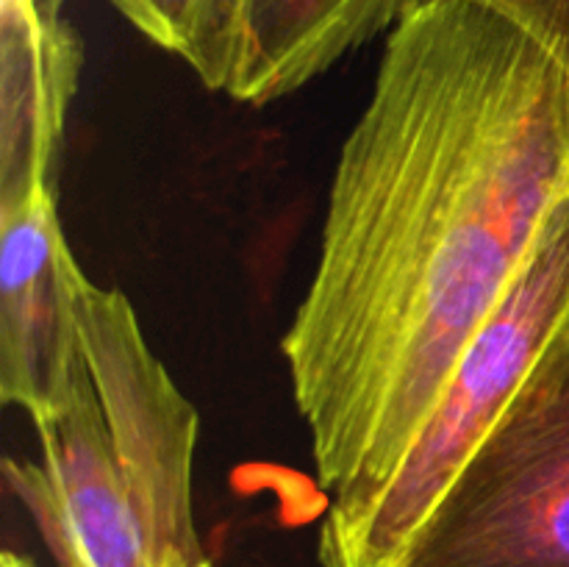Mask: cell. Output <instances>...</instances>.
Masks as SVG:
<instances>
[{"instance_id": "1", "label": "cell", "mask_w": 569, "mask_h": 567, "mask_svg": "<svg viewBox=\"0 0 569 567\" xmlns=\"http://www.w3.org/2000/svg\"><path fill=\"white\" fill-rule=\"evenodd\" d=\"M569 192V76L478 0H411L333 167L283 334L320 526L365 509Z\"/></svg>"}, {"instance_id": "2", "label": "cell", "mask_w": 569, "mask_h": 567, "mask_svg": "<svg viewBox=\"0 0 569 567\" xmlns=\"http://www.w3.org/2000/svg\"><path fill=\"white\" fill-rule=\"evenodd\" d=\"M78 326L87 378L33 422L39 459L3 461L6 484L59 567H211L192 498L198 409L126 295H92Z\"/></svg>"}, {"instance_id": "3", "label": "cell", "mask_w": 569, "mask_h": 567, "mask_svg": "<svg viewBox=\"0 0 569 567\" xmlns=\"http://www.w3.org/2000/svg\"><path fill=\"white\" fill-rule=\"evenodd\" d=\"M569 315V192L550 211L509 292L456 361L398 470L361 511L320 526V567H392L495 426Z\"/></svg>"}, {"instance_id": "4", "label": "cell", "mask_w": 569, "mask_h": 567, "mask_svg": "<svg viewBox=\"0 0 569 567\" xmlns=\"http://www.w3.org/2000/svg\"><path fill=\"white\" fill-rule=\"evenodd\" d=\"M392 567H569V315Z\"/></svg>"}, {"instance_id": "5", "label": "cell", "mask_w": 569, "mask_h": 567, "mask_svg": "<svg viewBox=\"0 0 569 567\" xmlns=\"http://www.w3.org/2000/svg\"><path fill=\"white\" fill-rule=\"evenodd\" d=\"M81 272L56 195L0 211V398L31 422L59 415L89 372L76 311Z\"/></svg>"}, {"instance_id": "6", "label": "cell", "mask_w": 569, "mask_h": 567, "mask_svg": "<svg viewBox=\"0 0 569 567\" xmlns=\"http://www.w3.org/2000/svg\"><path fill=\"white\" fill-rule=\"evenodd\" d=\"M83 44L67 17L0 0V211L59 198L64 128Z\"/></svg>"}, {"instance_id": "7", "label": "cell", "mask_w": 569, "mask_h": 567, "mask_svg": "<svg viewBox=\"0 0 569 567\" xmlns=\"http://www.w3.org/2000/svg\"><path fill=\"white\" fill-rule=\"evenodd\" d=\"M411 0H242L222 92L264 106L298 92L378 33Z\"/></svg>"}, {"instance_id": "8", "label": "cell", "mask_w": 569, "mask_h": 567, "mask_svg": "<svg viewBox=\"0 0 569 567\" xmlns=\"http://www.w3.org/2000/svg\"><path fill=\"white\" fill-rule=\"evenodd\" d=\"M111 6L150 42L187 61L206 87L222 92L242 0H111Z\"/></svg>"}, {"instance_id": "9", "label": "cell", "mask_w": 569, "mask_h": 567, "mask_svg": "<svg viewBox=\"0 0 569 567\" xmlns=\"http://www.w3.org/2000/svg\"><path fill=\"white\" fill-rule=\"evenodd\" d=\"M537 39L569 76V0H478Z\"/></svg>"}, {"instance_id": "10", "label": "cell", "mask_w": 569, "mask_h": 567, "mask_svg": "<svg viewBox=\"0 0 569 567\" xmlns=\"http://www.w3.org/2000/svg\"><path fill=\"white\" fill-rule=\"evenodd\" d=\"M0 567H37L28 556L14 554V550H6L3 559H0Z\"/></svg>"}]
</instances>
